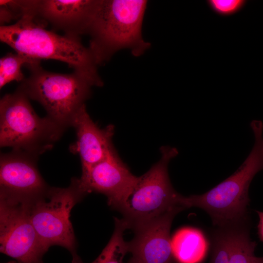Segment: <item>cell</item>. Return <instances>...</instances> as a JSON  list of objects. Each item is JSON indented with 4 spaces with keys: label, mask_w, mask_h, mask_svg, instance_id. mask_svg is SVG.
<instances>
[{
    "label": "cell",
    "mask_w": 263,
    "mask_h": 263,
    "mask_svg": "<svg viewBox=\"0 0 263 263\" xmlns=\"http://www.w3.org/2000/svg\"><path fill=\"white\" fill-rule=\"evenodd\" d=\"M79 37L48 30L30 15L13 24L0 27V41L16 53L38 61L51 59L64 62L85 76L93 86L101 87L103 82L97 71L98 65Z\"/></svg>",
    "instance_id": "obj_1"
},
{
    "label": "cell",
    "mask_w": 263,
    "mask_h": 263,
    "mask_svg": "<svg viewBox=\"0 0 263 263\" xmlns=\"http://www.w3.org/2000/svg\"><path fill=\"white\" fill-rule=\"evenodd\" d=\"M147 3L145 0H97L88 34L89 48L98 66L121 49L139 56L150 47L142 35Z\"/></svg>",
    "instance_id": "obj_2"
},
{
    "label": "cell",
    "mask_w": 263,
    "mask_h": 263,
    "mask_svg": "<svg viewBox=\"0 0 263 263\" xmlns=\"http://www.w3.org/2000/svg\"><path fill=\"white\" fill-rule=\"evenodd\" d=\"M255 143L240 168L230 176L201 195L183 196L185 208L197 207L206 211L213 223L219 228L245 220L249 199L248 190L255 175L263 169V123L253 120L250 124Z\"/></svg>",
    "instance_id": "obj_3"
},
{
    "label": "cell",
    "mask_w": 263,
    "mask_h": 263,
    "mask_svg": "<svg viewBox=\"0 0 263 263\" xmlns=\"http://www.w3.org/2000/svg\"><path fill=\"white\" fill-rule=\"evenodd\" d=\"M29 98L17 89L0 101V145L38 157L51 149L65 128L46 116L39 117Z\"/></svg>",
    "instance_id": "obj_4"
},
{
    "label": "cell",
    "mask_w": 263,
    "mask_h": 263,
    "mask_svg": "<svg viewBox=\"0 0 263 263\" xmlns=\"http://www.w3.org/2000/svg\"><path fill=\"white\" fill-rule=\"evenodd\" d=\"M27 67L30 75L18 89L39 102L48 117L65 129L71 126L74 116L91 96L92 83L76 71L68 74L50 72L42 69L40 63Z\"/></svg>",
    "instance_id": "obj_5"
},
{
    "label": "cell",
    "mask_w": 263,
    "mask_h": 263,
    "mask_svg": "<svg viewBox=\"0 0 263 263\" xmlns=\"http://www.w3.org/2000/svg\"><path fill=\"white\" fill-rule=\"evenodd\" d=\"M159 160L143 175L115 209L122 214L128 229L157 218L177 207H183V196L173 188L169 176L168 165L178 154L170 146L160 148Z\"/></svg>",
    "instance_id": "obj_6"
},
{
    "label": "cell",
    "mask_w": 263,
    "mask_h": 263,
    "mask_svg": "<svg viewBox=\"0 0 263 263\" xmlns=\"http://www.w3.org/2000/svg\"><path fill=\"white\" fill-rule=\"evenodd\" d=\"M73 178L66 188L50 187L44 195L30 202L33 226L46 251L53 245L65 248L72 255L77 253V244L70 220L71 210L86 195Z\"/></svg>",
    "instance_id": "obj_7"
},
{
    "label": "cell",
    "mask_w": 263,
    "mask_h": 263,
    "mask_svg": "<svg viewBox=\"0 0 263 263\" xmlns=\"http://www.w3.org/2000/svg\"><path fill=\"white\" fill-rule=\"evenodd\" d=\"M31 201L0 193V251L21 263H43L47 251L31 219Z\"/></svg>",
    "instance_id": "obj_8"
},
{
    "label": "cell",
    "mask_w": 263,
    "mask_h": 263,
    "mask_svg": "<svg viewBox=\"0 0 263 263\" xmlns=\"http://www.w3.org/2000/svg\"><path fill=\"white\" fill-rule=\"evenodd\" d=\"M82 169L79 186L86 194L98 192L107 197L115 209L133 189L139 177L134 175L114 149L102 161Z\"/></svg>",
    "instance_id": "obj_9"
},
{
    "label": "cell",
    "mask_w": 263,
    "mask_h": 263,
    "mask_svg": "<svg viewBox=\"0 0 263 263\" xmlns=\"http://www.w3.org/2000/svg\"><path fill=\"white\" fill-rule=\"evenodd\" d=\"M38 156L18 150L1 153L0 193L33 200L50 188L37 165Z\"/></svg>",
    "instance_id": "obj_10"
},
{
    "label": "cell",
    "mask_w": 263,
    "mask_h": 263,
    "mask_svg": "<svg viewBox=\"0 0 263 263\" xmlns=\"http://www.w3.org/2000/svg\"><path fill=\"white\" fill-rule=\"evenodd\" d=\"M184 209L174 208L132 228L134 236L127 242L131 258L137 263H173L170 227L175 216Z\"/></svg>",
    "instance_id": "obj_11"
},
{
    "label": "cell",
    "mask_w": 263,
    "mask_h": 263,
    "mask_svg": "<svg viewBox=\"0 0 263 263\" xmlns=\"http://www.w3.org/2000/svg\"><path fill=\"white\" fill-rule=\"evenodd\" d=\"M97 0H36L35 18L65 35L88 34Z\"/></svg>",
    "instance_id": "obj_12"
},
{
    "label": "cell",
    "mask_w": 263,
    "mask_h": 263,
    "mask_svg": "<svg viewBox=\"0 0 263 263\" xmlns=\"http://www.w3.org/2000/svg\"><path fill=\"white\" fill-rule=\"evenodd\" d=\"M71 126L75 129L76 141L70 150L79 155L82 169L102 161L114 149L112 142L114 127L109 125L100 128L90 117L85 104L74 116Z\"/></svg>",
    "instance_id": "obj_13"
},
{
    "label": "cell",
    "mask_w": 263,
    "mask_h": 263,
    "mask_svg": "<svg viewBox=\"0 0 263 263\" xmlns=\"http://www.w3.org/2000/svg\"><path fill=\"white\" fill-rule=\"evenodd\" d=\"M171 242L174 260L179 263H199L205 256L207 242L197 229L181 228L174 234Z\"/></svg>",
    "instance_id": "obj_14"
},
{
    "label": "cell",
    "mask_w": 263,
    "mask_h": 263,
    "mask_svg": "<svg viewBox=\"0 0 263 263\" xmlns=\"http://www.w3.org/2000/svg\"><path fill=\"white\" fill-rule=\"evenodd\" d=\"M245 222L221 227L226 235L230 263H254L256 244L250 239Z\"/></svg>",
    "instance_id": "obj_15"
},
{
    "label": "cell",
    "mask_w": 263,
    "mask_h": 263,
    "mask_svg": "<svg viewBox=\"0 0 263 263\" xmlns=\"http://www.w3.org/2000/svg\"><path fill=\"white\" fill-rule=\"evenodd\" d=\"M114 232L109 242L91 263H123L125 256L128 253L127 242L123 237L124 232L128 227L122 218H114ZM72 256V263H84L77 253Z\"/></svg>",
    "instance_id": "obj_16"
},
{
    "label": "cell",
    "mask_w": 263,
    "mask_h": 263,
    "mask_svg": "<svg viewBox=\"0 0 263 263\" xmlns=\"http://www.w3.org/2000/svg\"><path fill=\"white\" fill-rule=\"evenodd\" d=\"M40 63L19 53H8L0 59V88L13 81H23L25 79L21 71L23 65Z\"/></svg>",
    "instance_id": "obj_17"
},
{
    "label": "cell",
    "mask_w": 263,
    "mask_h": 263,
    "mask_svg": "<svg viewBox=\"0 0 263 263\" xmlns=\"http://www.w3.org/2000/svg\"><path fill=\"white\" fill-rule=\"evenodd\" d=\"M33 0H0V26L13 19L19 20L30 14L32 11Z\"/></svg>",
    "instance_id": "obj_18"
},
{
    "label": "cell",
    "mask_w": 263,
    "mask_h": 263,
    "mask_svg": "<svg viewBox=\"0 0 263 263\" xmlns=\"http://www.w3.org/2000/svg\"><path fill=\"white\" fill-rule=\"evenodd\" d=\"M246 0H207L206 3L214 13L222 17L233 15L242 10Z\"/></svg>",
    "instance_id": "obj_19"
},
{
    "label": "cell",
    "mask_w": 263,
    "mask_h": 263,
    "mask_svg": "<svg viewBox=\"0 0 263 263\" xmlns=\"http://www.w3.org/2000/svg\"><path fill=\"white\" fill-rule=\"evenodd\" d=\"M209 263H230L227 241L225 232L221 228L214 237Z\"/></svg>",
    "instance_id": "obj_20"
},
{
    "label": "cell",
    "mask_w": 263,
    "mask_h": 263,
    "mask_svg": "<svg viewBox=\"0 0 263 263\" xmlns=\"http://www.w3.org/2000/svg\"><path fill=\"white\" fill-rule=\"evenodd\" d=\"M259 217V223L258 226V233L260 239L263 242V212L257 211Z\"/></svg>",
    "instance_id": "obj_21"
},
{
    "label": "cell",
    "mask_w": 263,
    "mask_h": 263,
    "mask_svg": "<svg viewBox=\"0 0 263 263\" xmlns=\"http://www.w3.org/2000/svg\"><path fill=\"white\" fill-rule=\"evenodd\" d=\"M255 263H263V257H256Z\"/></svg>",
    "instance_id": "obj_22"
},
{
    "label": "cell",
    "mask_w": 263,
    "mask_h": 263,
    "mask_svg": "<svg viewBox=\"0 0 263 263\" xmlns=\"http://www.w3.org/2000/svg\"><path fill=\"white\" fill-rule=\"evenodd\" d=\"M128 263H137L131 258L129 261H128Z\"/></svg>",
    "instance_id": "obj_23"
},
{
    "label": "cell",
    "mask_w": 263,
    "mask_h": 263,
    "mask_svg": "<svg viewBox=\"0 0 263 263\" xmlns=\"http://www.w3.org/2000/svg\"><path fill=\"white\" fill-rule=\"evenodd\" d=\"M21 263L17 261H9L6 263Z\"/></svg>",
    "instance_id": "obj_24"
},
{
    "label": "cell",
    "mask_w": 263,
    "mask_h": 263,
    "mask_svg": "<svg viewBox=\"0 0 263 263\" xmlns=\"http://www.w3.org/2000/svg\"><path fill=\"white\" fill-rule=\"evenodd\" d=\"M262 151H263V143H262Z\"/></svg>",
    "instance_id": "obj_25"
},
{
    "label": "cell",
    "mask_w": 263,
    "mask_h": 263,
    "mask_svg": "<svg viewBox=\"0 0 263 263\" xmlns=\"http://www.w3.org/2000/svg\"><path fill=\"white\" fill-rule=\"evenodd\" d=\"M254 263H255V260Z\"/></svg>",
    "instance_id": "obj_26"
}]
</instances>
